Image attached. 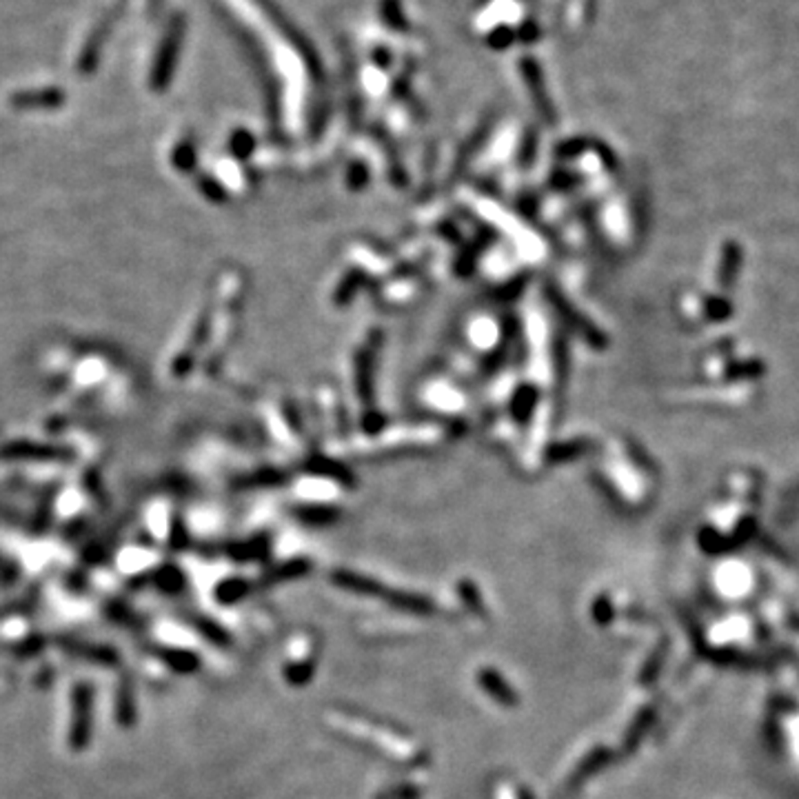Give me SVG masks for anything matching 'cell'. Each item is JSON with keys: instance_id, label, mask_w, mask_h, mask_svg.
Masks as SVG:
<instances>
[{"instance_id": "obj_5", "label": "cell", "mask_w": 799, "mask_h": 799, "mask_svg": "<svg viewBox=\"0 0 799 799\" xmlns=\"http://www.w3.org/2000/svg\"><path fill=\"white\" fill-rule=\"evenodd\" d=\"M515 36L520 43L531 45V43H538L540 36H542V29H540V25L533 21V18H526V21L515 29Z\"/></svg>"}, {"instance_id": "obj_1", "label": "cell", "mask_w": 799, "mask_h": 799, "mask_svg": "<svg viewBox=\"0 0 799 799\" xmlns=\"http://www.w3.org/2000/svg\"><path fill=\"white\" fill-rule=\"evenodd\" d=\"M258 4L265 9V13L271 18V22L276 25V29H278L280 34H283L284 38L292 43V47L296 49L300 56L304 58V62H307L311 76H316V78L317 76H322V61H320V56L316 54V49H313L311 40H309L307 36L300 31V27L287 16V13H283L280 4L276 3V0H258Z\"/></svg>"}, {"instance_id": "obj_4", "label": "cell", "mask_w": 799, "mask_h": 799, "mask_svg": "<svg viewBox=\"0 0 799 799\" xmlns=\"http://www.w3.org/2000/svg\"><path fill=\"white\" fill-rule=\"evenodd\" d=\"M515 40H517L515 29H513V27H508V25L493 27V29L489 31V36H487V45L491 49H498V52H504V49H508L513 43H515Z\"/></svg>"}, {"instance_id": "obj_3", "label": "cell", "mask_w": 799, "mask_h": 799, "mask_svg": "<svg viewBox=\"0 0 799 799\" xmlns=\"http://www.w3.org/2000/svg\"><path fill=\"white\" fill-rule=\"evenodd\" d=\"M380 16H383V22L389 29L400 31V34H407L411 29V22L404 13L402 0H380Z\"/></svg>"}, {"instance_id": "obj_6", "label": "cell", "mask_w": 799, "mask_h": 799, "mask_svg": "<svg viewBox=\"0 0 799 799\" xmlns=\"http://www.w3.org/2000/svg\"><path fill=\"white\" fill-rule=\"evenodd\" d=\"M374 61L378 62L380 67H389V65H391L393 56H391V52H389L387 47H375L374 49Z\"/></svg>"}, {"instance_id": "obj_2", "label": "cell", "mask_w": 799, "mask_h": 799, "mask_svg": "<svg viewBox=\"0 0 799 799\" xmlns=\"http://www.w3.org/2000/svg\"><path fill=\"white\" fill-rule=\"evenodd\" d=\"M520 71H522V78H524L526 87H529L531 98H533L535 107H538V111L542 113V118H547V120H551V122L556 120L553 104L547 96V89H544V76H542V70H540L538 61L531 56H524L520 61Z\"/></svg>"}]
</instances>
